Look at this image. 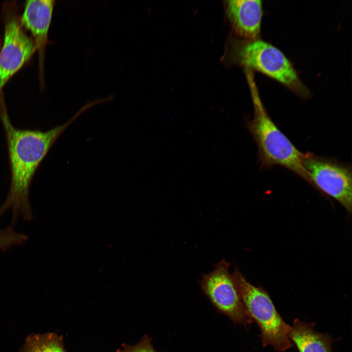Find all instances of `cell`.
<instances>
[{"label": "cell", "instance_id": "obj_1", "mask_svg": "<svg viewBox=\"0 0 352 352\" xmlns=\"http://www.w3.org/2000/svg\"><path fill=\"white\" fill-rule=\"evenodd\" d=\"M2 94H0V119L6 139L11 180L6 198L0 206V219L11 210L10 226L13 227L19 217L26 221L33 219L29 192L37 169L62 133L89 107L86 104L68 121L46 131L21 129L11 122Z\"/></svg>", "mask_w": 352, "mask_h": 352}, {"label": "cell", "instance_id": "obj_2", "mask_svg": "<svg viewBox=\"0 0 352 352\" xmlns=\"http://www.w3.org/2000/svg\"><path fill=\"white\" fill-rule=\"evenodd\" d=\"M254 116L247 122L258 149L262 168L283 166L312 184L302 163L304 154L279 130L267 114L257 91L253 90Z\"/></svg>", "mask_w": 352, "mask_h": 352}, {"label": "cell", "instance_id": "obj_3", "mask_svg": "<svg viewBox=\"0 0 352 352\" xmlns=\"http://www.w3.org/2000/svg\"><path fill=\"white\" fill-rule=\"evenodd\" d=\"M232 275L247 313L260 329L263 347L271 346L279 352L292 347L289 336L290 326L281 316L268 293L249 282L238 268Z\"/></svg>", "mask_w": 352, "mask_h": 352}, {"label": "cell", "instance_id": "obj_4", "mask_svg": "<svg viewBox=\"0 0 352 352\" xmlns=\"http://www.w3.org/2000/svg\"><path fill=\"white\" fill-rule=\"evenodd\" d=\"M235 55L240 64L276 80L302 97L308 96L292 63L271 44L259 39L243 42Z\"/></svg>", "mask_w": 352, "mask_h": 352}, {"label": "cell", "instance_id": "obj_5", "mask_svg": "<svg viewBox=\"0 0 352 352\" xmlns=\"http://www.w3.org/2000/svg\"><path fill=\"white\" fill-rule=\"evenodd\" d=\"M2 16L4 33L0 48V93L36 51L32 39L21 22L17 3L14 1L5 2Z\"/></svg>", "mask_w": 352, "mask_h": 352}, {"label": "cell", "instance_id": "obj_6", "mask_svg": "<svg viewBox=\"0 0 352 352\" xmlns=\"http://www.w3.org/2000/svg\"><path fill=\"white\" fill-rule=\"evenodd\" d=\"M302 163L312 186L338 201L351 214L352 207L351 166L311 153L304 154Z\"/></svg>", "mask_w": 352, "mask_h": 352}, {"label": "cell", "instance_id": "obj_7", "mask_svg": "<svg viewBox=\"0 0 352 352\" xmlns=\"http://www.w3.org/2000/svg\"><path fill=\"white\" fill-rule=\"evenodd\" d=\"M230 265L222 259L212 271L203 275L200 286L220 313L227 316L234 323L247 326L253 320L243 305L233 276L229 271Z\"/></svg>", "mask_w": 352, "mask_h": 352}, {"label": "cell", "instance_id": "obj_8", "mask_svg": "<svg viewBox=\"0 0 352 352\" xmlns=\"http://www.w3.org/2000/svg\"><path fill=\"white\" fill-rule=\"evenodd\" d=\"M54 0H30L25 2L21 22L31 34L38 54L39 80L44 87V64L48 34L55 4Z\"/></svg>", "mask_w": 352, "mask_h": 352}, {"label": "cell", "instance_id": "obj_9", "mask_svg": "<svg viewBox=\"0 0 352 352\" xmlns=\"http://www.w3.org/2000/svg\"><path fill=\"white\" fill-rule=\"evenodd\" d=\"M226 9L232 27L239 36L246 41L258 39L263 14L262 0H228Z\"/></svg>", "mask_w": 352, "mask_h": 352}, {"label": "cell", "instance_id": "obj_10", "mask_svg": "<svg viewBox=\"0 0 352 352\" xmlns=\"http://www.w3.org/2000/svg\"><path fill=\"white\" fill-rule=\"evenodd\" d=\"M289 336L299 352H332V337L316 330L315 324L295 319L290 326Z\"/></svg>", "mask_w": 352, "mask_h": 352}, {"label": "cell", "instance_id": "obj_11", "mask_svg": "<svg viewBox=\"0 0 352 352\" xmlns=\"http://www.w3.org/2000/svg\"><path fill=\"white\" fill-rule=\"evenodd\" d=\"M21 352H66L63 337L54 332L31 334L28 335Z\"/></svg>", "mask_w": 352, "mask_h": 352}, {"label": "cell", "instance_id": "obj_12", "mask_svg": "<svg viewBox=\"0 0 352 352\" xmlns=\"http://www.w3.org/2000/svg\"><path fill=\"white\" fill-rule=\"evenodd\" d=\"M152 339L148 336H144L137 344L130 346L122 345V349H118L116 352H157L151 344Z\"/></svg>", "mask_w": 352, "mask_h": 352}, {"label": "cell", "instance_id": "obj_13", "mask_svg": "<svg viewBox=\"0 0 352 352\" xmlns=\"http://www.w3.org/2000/svg\"><path fill=\"white\" fill-rule=\"evenodd\" d=\"M13 244V238L10 231L4 228L0 229V250H6Z\"/></svg>", "mask_w": 352, "mask_h": 352}, {"label": "cell", "instance_id": "obj_14", "mask_svg": "<svg viewBox=\"0 0 352 352\" xmlns=\"http://www.w3.org/2000/svg\"><path fill=\"white\" fill-rule=\"evenodd\" d=\"M1 44H2V41H1V39L0 37V48L1 47Z\"/></svg>", "mask_w": 352, "mask_h": 352}]
</instances>
